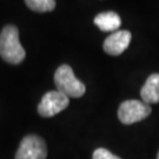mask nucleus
I'll return each mask as SVG.
<instances>
[{
    "instance_id": "obj_8",
    "label": "nucleus",
    "mask_w": 159,
    "mask_h": 159,
    "mask_svg": "<svg viewBox=\"0 0 159 159\" xmlns=\"http://www.w3.org/2000/svg\"><path fill=\"white\" fill-rule=\"evenodd\" d=\"M94 24L104 32H116L121 25V19L114 12H104L94 18Z\"/></svg>"
},
{
    "instance_id": "obj_1",
    "label": "nucleus",
    "mask_w": 159,
    "mask_h": 159,
    "mask_svg": "<svg viewBox=\"0 0 159 159\" xmlns=\"http://www.w3.org/2000/svg\"><path fill=\"white\" fill-rule=\"evenodd\" d=\"M0 57L10 64H20L26 57V52L20 44L19 31L14 25L5 26L0 33Z\"/></svg>"
},
{
    "instance_id": "obj_10",
    "label": "nucleus",
    "mask_w": 159,
    "mask_h": 159,
    "mask_svg": "<svg viewBox=\"0 0 159 159\" xmlns=\"http://www.w3.org/2000/svg\"><path fill=\"white\" fill-rule=\"evenodd\" d=\"M93 159H121L118 156L113 154L112 152H110L106 148H97L93 152Z\"/></svg>"
},
{
    "instance_id": "obj_4",
    "label": "nucleus",
    "mask_w": 159,
    "mask_h": 159,
    "mask_svg": "<svg viewBox=\"0 0 159 159\" xmlns=\"http://www.w3.org/2000/svg\"><path fill=\"white\" fill-rule=\"evenodd\" d=\"M70 98L59 91L45 93L38 105V113L44 118H50L61 112L68 106Z\"/></svg>"
},
{
    "instance_id": "obj_7",
    "label": "nucleus",
    "mask_w": 159,
    "mask_h": 159,
    "mask_svg": "<svg viewBox=\"0 0 159 159\" xmlns=\"http://www.w3.org/2000/svg\"><path fill=\"white\" fill-rule=\"evenodd\" d=\"M140 96L143 102L148 105L159 102V73H153L148 77L142 87Z\"/></svg>"
},
{
    "instance_id": "obj_3",
    "label": "nucleus",
    "mask_w": 159,
    "mask_h": 159,
    "mask_svg": "<svg viewBox=\"0 0 159 159\" xmlns=\"http://www.w3.org/2000/svg\"><path fill=\"white\" fill-rule=\"evenodd\" d=\"M151 106L146 102L136 99L126 100L121 102L118 108V118L123 124L131 125L145 119L151 114Z\"/></svg>"
},
{
    "instance_id": "obj_5",
    "label": "nucleus",
    "mask_w": 159,
    "mask_h": 159,
    "mask_svg": "<svg viewBox=\"0 0 159 159\" xmlns=\"http://www.w3.org/2000/svg\"><path fill=\"white\" fill-rule=\"evenodd\" d=\"M47 148L43 138L30 134L24 138L16 153V159H46Z\"/></svg>"
},
{
    "instance_id": "obj_11",
    "label": "nucleus",
    "mask_w": 159,
    "mask_h": 159,
    "mask_svg": "<svg viewBox=\"0 0 159 159\" xmlns=\"http://www.w3.org/2000/svg\"><path fill=\"white\" fill-rule=\"evenodd\" d=\"M157 159H159V152H158V156H157Z\"/></svg>"
},
{
    "instance_id": "obj_9",
    "label": "nucleus",
    "mask_w": 159,
    "mask_h": 159,
    "mask_svg": "<svg viewBox=\"0 0 159 159\" xmlns=\"http://www.w3.org/2000/svg\"><path fill=\"white\" fill-rule=\"evenodd\" d=\"M30 10L34 12H51L56 8V0H25Z\"/></svg>"
},
{
    "instance_id": "obj_6",
    "label": "nucleus",
    "mask_w": 159,
    "mask_h": 159,
    "mask_svg": "<svg viewBox=\"0 0 159 159\" xmlns=\"http://www.w3.org/2000/svg\"><path fill=\"white\" fill-rule=\"evenodd\" d=\"M131 38L129 31H116L104 41V51L110 56H120L129 47Z\"/></svg>"
},
{
    "instance_id": "obj_2",
    "label": "nucleus",
    "mask_w": 159,
    "mask_h": 159,
    "mask_svg": "<svg viewBox=\"0 0 159 159\" xmlns=\"http://www.w3.org/2000/svg\"><path fill=\"white\" fill-rule=\"evenodd\" d=\"M54 84L57 91L64 93L68 98H79L86 91L85 85L74 77L73 70L68 65H61L54 73Z\"/></svg>"
}]
</instances>
